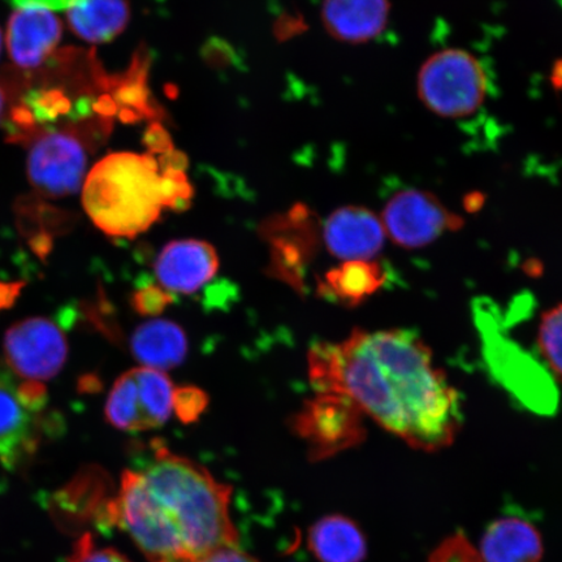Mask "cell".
<instances>
[{
  "instance_id": "7a4b0ae2",
  "label": "cell",
  "mask_w": 562,
  "mask_h": 562,
  "mask_svg": "<svg viewBox=\"0 0 562 562\" xmlns=\"http://www.w3.org/2000/svg\"><path fill=\"white\" fill-rule=\"evenodd\" d=\"M149 459L126 469L108 516L149 562H194L238 546L232 488L206 468L153 442Z\"/></svg>"
},
{
  "instance_id": "484cf974",
  "label": "cell",
  "mask_w": 562,
  "mask_h": 562,
  "mask_svg": "<svg viewBox=\"0 0 562 562\" xmlns=\"http://www.w3.org/2000/svg\"><path fill=\"white\" fill-rule=\"evenodd\" d=\"M80 0H11L18 10L40 9L46 11L69 10Z\"/></svg>"
},
{
  "instance_id": "5b68a950",
  "label": "cell",
  "mask_w": 562,
  "mask_h": 562,
  "mask_svg": "<svg viewBox=\"0 0 562 562\" xmlns=\"http://www.w3.org/2000/svg\"><path fill=\"white\" fill-rule=\"evenodd\" d=\"M175 386L164 371L136 368L117 379L105 403V419L123 431L164 426L173 412Z\"/></svg>"
},
{
  "instance_id": "30bf717a",
  "label": "cell",
  "mask_w": 562,
  "mask_h": 562,
  "mask_svg": "<svg viewBox=\"0 0 562 562\" xmlns=\"http://www.w3.org/2000/svg\"><path fill=\"white\" fill-rule=\"evenodd\" d=\"M46 402L37 382L19 383L10 371L0 369V463L16 465L32 447L35 414Z\"/></svg>"
},
{
  "instance_id": "8fae6325",
  "label": "cell",
  "mask_w": 562,
  "mask_h": 562,
  "mask_svg": "<svg viewBox=\"0 0 562 562\" xmlns=\"http://www.w3.org/2000/svg\"><path fill=\"white\" fill-rule=\"evenodd\" d=\"M325 243L331 255L349 261H371L386 238L381 216L367 207L337 209L325 223Z\"/></svg>"
},
{
  "instance_id": "4316f807",
  "label": "cell",
  "mask_w": 562,
  "mask_h": 562,
  "mask_svg": "<svg viewBox=\"0 0 562 562\" xmlns=\"http://www.w3.org/2000/svg\"><path fill=\"white\" fill-rule=\"evenodd\" d=\"M7 105V93L2 86H0V119H2Z\"/></svg>"
},
{
  "instance_id": "277c9868",
  "label": "cell",
  "mask_w": 562,
  "mask_h": 562,
  "mask_svg": "<svg viewBox=\"0 0 562 562\" xmlns=\"http://www.w3.org/2000/svg\"><path fill=\"white\" fill-rule=\"evenodd\" d=\"M486 70L463 48L449 47L428 56L417 75V95L432 114L462 119L475 114L486 101Z\"/></svg>"
},
{
  "instance_id": "44dd1931",
  "label": "cell",
  "mask_w": 562,
  "mask_h": 562,
  "mask_svg": "<svg viewBox=\"0 0 562 562\" xmlns=\"http://www.w3.org/2000/svg\"><path fill=\"white\" fill-rule=\"evenodd\" d=\"M428 562H483L480 551L461 532L442 540Z\"/></svg>"
},
{
  "instance_id": "9a60e30c",
  "label": "cell",
  "mask_w": 562,
  "mask_h": 562,
  "mask_svg": "<svg viewBox=\"0 0 562 562\" xmlns=\"http://www.w3.org/2000/svg\"><path fill=\"white\" fill-rule=\"evenodd\" d=\"M477 551L483 562H542L544 547L536 526L504 517L487 526Z\"/></svg>"
},
{
  "instance_id": "7c38bea8",
  "label": "cell",
  "mask_w": 562,
  "mask_h": 562,
  "mask_svg": "<svg viewBox=\"0 0 562 562\" xmlns=\"http://www.w3.org/2000/svg\"><path fill=\"white\" fill-rule=\"evenodd\" d=\"M217 270L220 257L214 246L201 240L167 244L156 263V277L168 293H194L213 279Z\"/></svg>"
},
{
  "instance_id": "cb8c5ba5",
  "label": "cell",
  "mask_w": 562,
  "mask_h": 562,
  "mask_svg": "<svg viewBox=\"0 0 562 562\" xmlns=\"http://www.w3.org/2000/svg\"><path fill=\"white\" fill-rule=\"evenodd\" d=\"M133 306L136 312L143 315H157L164 313L171 304L172 297L164 288L147 285L144 290L137 291L133 296Z\"/></svg>"
},
{
  "instance_id": "3957f363",
  "label": "cell",
  "mask_w": 562,
  "mask_h": 562,
  "mask_svg": "<svg viewBox=\"0 0 562 562\" xmlns=\"http://www.w3.org/2000/svg\"><path fill=\"white\" fill-rule=\"evenodd\" d=\"M192 195L180 167L161 168L147 154L114 153L87 175L82 203L105 235L133 238L149 229L164 210L188 207Z\"/></svg>"
},
{
  "instance_id": "9c48e42d",
  "label": "cell",
  "mask_w": 562,
  "mask_h": 562,
  "mask_svg": "<svg viewBox=\"0 0 562 562\" xmlns=\"http://www.w3.org/2000/svg\"><path fill=\"white\" fill-rule=\"evenodd\" d=\"M4 351L20 376L40 383L59 374L67 360L68 346L65 334L54 322L32 318L9 329Z\"/></svg>"
},
{
  "instance_id": "ba28073f",
  "label": "cell",
  "mask_w": 562,
  "mask_h": 562,
  "mask_svg": "<svg viewBox=\"0 0 562 562\" xmlns=\"http://www.w3.org/2000/svg\"><path fill=\"white\" fill-rule=\"evenodd\" d=\"M297 431L314 460L328 459L360 445L364 438L362 413L341 396L319 393L297 418Z\"/></svg>"
},
{
  "instance_id": "83f0119b",
  "label": "cell",
  "mask_w": 562,
  "mask_h": 562,
  "mask_svg": "<svg viewBox=\"0 0 562 562\" xmlns=\"http://www.w3.org/2000/svg\"><path fill=\"white\" fill-rule=\"evenodd\" d=\"M2 47H3V33H2V30H0V54H2Z\"/></svg>"
},
{
  "instance_id": "8992f818",
  "label": "cell",
  "mask_w": 562,
  "mask_h": 562,
  "mask_svg": "<svg viewBox=\"0 0 562 562\" xmlns=\"http://www.w3.org/2000/svg\"><path fill=\"white\" fill-rule=\"evenodd\" d=\"M87 166L86 146L75 131H48L31 139L27 175L44 195L60 199L79 191Z\"/></svg>"
},
{
  "instance_id": "ffe728a7",
  "label": "cell",
  "mask_w": 562,
  "mask_h": 562,
  "mask_svg": "<svg viewBox=\"0 0 562 562\" xmlns=\"http://www.w3.org/2000/svg\"><path fill=\"white\" fill-rule=\"evenodd\" d=\"M538 344L540 353L562 382V304L542 315Z\"/></svg>"
},
{
  "instance_id": "d6986e66",
  "label": "cell",
  "mask_w": 562,
  "mask_h": 562,
  "mask_svg": "<svg viewBox=\"0 0 562 562\" xmlns=\"http://www.w3.org/2000/svg\"><path fill=\"white\" fill-rule=\"evenodd\" d=\"M384 283L385 270L381 265L374 261H349L329 271L319 291L327 297L353 306L381 290Z\"/></svg>"
},
{
  "instance_id": "7402d4cb",
  "label": "cell",
  "mask_w": 562,
  "mask_h": 562,
  "mask_svg": "<svg viewBox=\"0 0 562 562\" xmlns=\"http://www.w3.org/2000/svg\"><path fill=\"white\" fill-rule=\"evenodd\" d=\"M68 562H132L116 548L100 547L91 533H83L74 546Z\"/></svg>"
},
{
  "instance_id": "5bb4252c",
  "label": "cell",
  "mask_w": 562,
  "mask_h": 562,
  "mask_svg": "<svg viewBox=\"0 0 562 562\" xmlns=\"http://www.w3.org/2000/svg\"><path fill=\"white\" fill-rule=\"evenodd\" d=\"M391 15L390 0H323L322 21L333 38L368 44L381 35Z\"/></svg>"
},
{
  "instance_id": "d4e9b609",
  "label": "cell",
  "mask_w": 562,
  "mask_h": 562,
  "mask_svg": "<svg viewBox=\"0 0 562 562\" xmlns=\"http://www.w3.org/2000/svg\"><path fill=\"white\" fill-rule=\"evenodd\" d=\"M194 562H261L241 550L240 546H226L211 551Z\"/></svg>"
},
{
  "instance_id": "2e32d148",
  "label": "cell",
  "mask_w": 562,
  "mask_h": 562,
  "mask_svg": "<svg viewBox=\"0 0 562 562\" xmlns=\"http://www.w3.org/2000/svg\"><path fill=\"white\" fill-rule=\"evenodd\" d=\"M308 550L319 562H363L368 539L353 519L329 515L316 521L307 533Z\"/></svg>"
},
{
  "instance_id": "e0dca14e",
  "label": "cell",
  "mask_w": 562,
  "mask_h": 562,
  "mask_svg": "<svg viewBox=\"0 0 562 562\" xmlns=\"http://www.w3.org/2000/svg\"><path fill=\"white\" fill-rule=\"evenodd\" d=\"M131 349L144 368L165 372L184 362L188 339L184 329L176 323L156 319L136 329L131 339Z\"/></svg>"
},
{
  "instance_id": "4fadbf2b",
  "label": "cell",
  "mask_w": 562,
  "mask_h": 562,
  "mask_svg": "<svg viewBox=\"0 0 562 562\" xmlns=\"http://www.w3.org/2000/svg\"><path fill=\"white\" fill-rule=\"evenodd\" d=\"M61 32L60 20L52 11L16 10L5 34L10 58L21 69L41 67L59 45Z\"/></svg>"
},
{
  "instance_id": "ac0fdd59",
  "label": "cell",
  "mask_w": 562,
  "mask_h": 562,
  "mask_svg": "<svg viewBox=\"0 0 562 562\" xmlns=\"http://www.w3.org/2000/svg\"><path fill=\"white\" fill-rule=\"evenodd\" d=\"M131 19L128 0H80L68 10L70 31L90 44H104L124 32Z\"/></svg>"
},
{
  "instance_id": "6da1fadb",
  "label": "cell",
  "mask_w": 562,
  "mask_h": 562,
  "mask_svg": "<svg viewBox=\"0 0 562 562\" xmlns=\"http://www.w3.org/2000/svg\"><path fill=\"white\" fill-rule=\"evenodd\" d=\"M308 375L318 393L349 400L412 448L440 451L460 431L459 392L416 334L356 329L344 341L318 344L308 353Z\"/></svg>"
},
{
  "instance_id": "52a82bcc",
  "label": "cell",
  "mask_w": 562,
  "mask_h": 562,
  "mask_svg": "<svg viewBox=\"0 0 562 562\" xmlns=\"http://www.w3.org/2000/svg\"><path fill=\"white\" fill-rule=\"evenodd\" d=\"M386 237L405 249H418L462 226L437 195L422 189H404L385 203L381 216Z\"/></svg>"
},
{
  "instance_id": "603a6c76",
  "label": "cell",
  "mask_w": 562,
  "mask_h": 562,
  "mask_svg": "<svg viewBox=\"0 0 562 562\" xmlns=\"http://www.w3.org/2000/svg\"><path fill=\"white\" fill-rule=\"evenodd\" d=\"M209 398L195 386H178L173 393V411L186 424H191L206 409Z\"/></svg>"
}]
</instances>
